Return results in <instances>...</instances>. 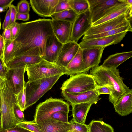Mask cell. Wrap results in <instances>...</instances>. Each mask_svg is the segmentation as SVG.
I'll use <instances>...</instances> for the list:
<instances>
[{
  "label": "cell",
  "instance_id": "obj_1",
  "mask_svg": "<svg viewBox=\"0 0 132 132\" xmlns=\"http://www.w3.org/2000/svg\"><path fill=\"white\" fill-rule=\"evenodd\" d=\"M51 19H39L20 23L19 32L15 39L14 58L29 55L41 56L45 53L46 40L54 34Z\"/></svg>",
  "mask_w": 132,
  "mask_h": 132
},
{
  "label": "cell",
  "instance_id": "obj_2",
  "mask_svg": "<svg viewBox=\"0 0 132 132\" xmlns=\"http://www.w3.org/2000/svg\"><path fill=\"white\" fill-rule=\"evenodd\" d=\"M98 86H106L112 91L109 96V101L114 106L121 98L131 89L124 83L118 69L105 68L102 65L92 68L90 74Z\"/></svg>",
  "mask_w": 132,
  "mask_h": 132
},
{
  "label": "cell",
  "instance_id": "obj_3",
  "mask_svg": "<svg viewBox=\"0 0 132 132\" xmlns=\"http://www.w3.org/2000/svg\"><path fill=\"white\" fill-rule=\"evenodd\" d=\"M1 96V113L2 124L0 130H5L16 126L18 121L14 113V105L17 104L15 95L9 80L6 82L4 88L0 90Z\"/></svg>",
  "mask_w": 132,
  "mask_h": 132
},
{
  "label": "cell",
  "instance_id": "obj_4",
  "mask_svg": "<svg viewBox=\"0 0 132 132\" xmlns=\"http://www.w3.org/2000/svg\"><path fill=\"white\" fill-rule=\"evenodd\" d=\"M62 76H56L26 82L25 109L35 104L51 89Z\"/></svg>",
  "mask_w": 132,
  "mask_h": 132
},
{
  "label": "cell",
  "instance_id": "obj_5",
  "mask_svg": "<svg viewBox=\"0 0 132 132\" xmlns=\"http://www.w3.org/2000/svg\"><path fill=\"white\" fill-rule=\"evenodd\" d=\"M28 81L50 78L65 74V68L60 66L56 63L47 61L43 59L38 63L26 65Z\"/></svg>",
  "mask_w": 132,
  "mask_h": 132
},
{
  "label": "cell",
  "instance_id": "obj_6",
  "mask_svg": "<svg viewBox=\"0 0 132 132\" xmlns=\"http://www.w3.org/2000/svg\"><path fill=\"white\" fill-rule=\"evenodd\" d=\"M98 85L90 74L82 73L70 76L63 82L61 89L71 94H78L95 89Z\"/></svg>",
  "mask_w": 132,
  "mask_h": 132
},
{
  "label": "cell",
  "instance_id": "obj_7",
  "mask_svg": "<svg viewBox=\"0 0 132 132\" xmlns=\"http://www.w3.org/2000/svg\"><path fill=\"white\" fill-rule=\"evenodd\" d=\"M70 105L62 99L51 97L37 106L33 121L37 124L50 118L54 113L60 111L69 113Z\"/></svg>",
  "mask_w": 132,
  "mask_h": 132
},
{
  "label": "cell",
  "instance_id": "obj_8",
  "mask_svg": "<svg viewBox=\"0 0 132 132\" xmlns=\"http://www.w3.org/2000/svg\"><path fill=\"white\" fill-rule=\"evenodd\" d=\"M92 24L115 8L126 4L124 0H87Z\"/></svg>",
  "mask_w": 132,
  "mask_h": 132
},
{
  "label": "cell",
  "instance_id": "obj_9",
  "mask_svg": "<svg viewBox=\"0 0 132 132\" xmlns=\"http://www.w3.org/2000/svg\"><path fill=\"white\" fill-rule=\"evenodd\" d=\"M130 18V13L128 14L121 15L100 24L92 26L84 35L98 34L124 26L131 27Z\"/></svg>",
  "mask_w": 132,
  "mask_h": 132
},
{
  "label": "cell",
  "instance_id": "obj_10",
  "mask_svg": "<svg viewBox=\"0 0 132 132\" xmlns=\"http://www.w3.org/2000/svg\"><path fill=\"white\" fill-rule=\"evenodd\" d=\"M26 66L24 63L19 64L9 68L6 73L5 78L9 81L15 94H17L25 86Z\"/></svg>",
  "mask_w": 132,
  "mask_h": 132
},
{
  "label": "cell",
  "instance_id": "obj_11",
  "mask_svg": "<svg viewBox=\"0 0 132 132\" xmlns=\"http://www.w3.org/2000/svg\"><path fill=\"white\" fill-rule=\"evenodd\" d=\"M91 19L89 10L78 15L72 24L70 41L77 43L92 26Z\"/></svg>",
  "mask_w": 132,
  "mask_h": 132
},
{
  "label": "cell",
  "instance_id": "obj_12",
  "mask_svg": "<svg viewBox=\"0 0 132 132\" xmlns=\"http://www.w3.org/2000/svg\"><path fill=\"white\" fill-rule=\"evenodd\" d=\"M127 32H124L108 37L93 39H82L79 44L81 49L92 48H105L111 45L120 42L125 37Z\"/></svg>",
  "mask_w": 132,
  "mask_h": 132
},
{
  "label": "cell",
  "instance_id": "obj_13",
  "mask_svg": "<svg viewBox=\"0 0 132 132\" xmlns=\"http://www.w3.org/2000/svg\"><path fill=\"white\" fill-rule=\"evenodd\" d=\"M61 95L71 105L82 103L96 104L101 99L95 89L78 94H71L62 91Z\"/></svg>",
  "mask_w": 132,
  "mask_h": 132
},
{
  "label": "cell",
  "instance_id": "obj_14",
  "mask_svg": "<svg viewBox=\"0 0 132 132\" xmlns=\"http://www.w3.org/2000/svg\"><path fill=\"white\" fill-rule=\"evenodd\" d=\"M105 48H92L82 50V57L87 72L92 68L99 66Z\"/></svg>",
  "mask_w": 132,
  "mask_h": 132
},
{
  "label": "cell",
  "instance_id": "obj_15",
  "mask_svg": "<svg viewBox=\"0 0 132 132\" xmlns=\"http://www.w3.org/2000/svg\"><path fill=\"white\" fill-rule=\"evenodd\" d=\"M51 24L54 34L63 44L69 41L72 23L63 20H51Z\"/></svg>",
  "mask_w": 132,
  "mask_h": 132
},
{
  "label": "cell",
  "instance_id": "obj_16",
  "mask_svg": "<svg viewBox=\"0 0 132 132\" xmlns=\"http://www.w3.org/2000/svg\"><path fill=\"white\" fill-rule=\"evenodd\" d=\"M63 45L54 34L50 36L46 40L45 53L42 58L50 62L56 63Z\"/></svg>",
  "mask_w": 132,
  "mask_h": 132
},
{
  "label": "cell",
  "instance_id": "obj_17",
  "mask_svg": "<svg viewBox=\"0 0 132 132\" xmlns=\"http://www.w3.org/2000/svg\"><path fill=\"white\" fill-rule=\"evenodd\" d=\"M59 0H30V3L33 11L43 17H51Z\"/></svg>",
  "mask_w": 132,
  "mask_h": 132
},
{
  "label": "cell",
  "instance_id": "obj_18",
  "mask_svg": "<svg viewBox=\"0 0 132 132\" xmlns=\"http://www.w3.org/2000/svg\"><path fill=\"white\" fill-rule=\"evenodd\" d=\"M80 46L77 43L69 41L63 44L56 63L65 68L75 55Z\"/></svg>",
  "mask_w": 132,
  "mask_h": 132
},
{
  "label": "cell",
  "instance_id": "obj_19",
  "mask_svg": "<svg viewBox=\"0 0 132 132\" xmlns=\"http://www.w3.org/2000/svg\"><path fill=\"white\" fill-rule=\"evenodd\" d=\"M42 132H67L70 124L60 121L51 118L37 124Z\"/></svg>",
  "mask_w": 132,
  "mask_h": 132
},
{
  "label": "cell",
  "instance_id": "obj_20",
  "mask_svg": "<svg viewBox=\"0 0 132 132\" xmlns=\"http://www.w3.org/2000/svg\"><path fill=\"white\" fill-rule=\"evenodd\" d=\"M82 50L80 47L73 58L65 68V74L70 76L87 72L83 62Z\"/></svg>",
  "mask_w": 132,
  "mask_h": 132
},
{
  "label": "cell",
  "instance_id": "obj_21",
  "mask_svg": "<svg viewBox=\"0 0 132 132\" xmlns=\"http://www.w3.org/2000/svg\"><path fill=\"white\" fill-rule=\"evenodd\" d=\"M132 57V51L116 53L108 56L101 65L106 68L117 69L120 65Z\"/></svg>",
  "mask_w": 132,
  "mask_h": 132
},
{
  "label": "cell",
  "instance_id": "obj_22",
  "mask_svg": "<svg viewBox=\"0 0 132 132\" xmlns=\"http://www.w3.org/2000/svg\"><path fill=\"white\" fill-rule=\"evenodd\" d=\"M115 111L122 116L132 112V90L125 94L114 106Z\"/></svg>",
  "mask_w": 132,
  "mask_h": 132
},
{
  "label": "cell",
  "instance_id": "obj_23",
  "mask_svg": "<svg viewBox=\"0 0 132 132\" xmlns=\"http://www.w3.org/2000/svg\"><path fill=\"white\" fill-rule=\"evenodd\" d=\"M92 105L90 103H82L71 105L73 118L71 120L85 124L87 114Z\"/></svg>",
  "mask_w": 132,
  "mask_h": 132
},
{
  "label": "cell",
  "instance_id": "obj_24",
  "mask_svg": "<svg viewBox=\"0 0 132 132\" xmlns=\"http://www.w3.org/2000/svg\"><path fill=\"white\" fill-rule=\"evenodd\" d=\"M132 6L125 4L116 8L108 12L99 20L92 24V26L100 24L121 15L132 13Z\"/></svg>",
  "mask_w": 132,
  "mask_h": 132
},
{
  "label": "cell",
  "instance_id": "obj_25",
  "mask_svg": "<svg viewBox=\"0 0 132 132\" xmlns=\"http://www.w3.org/2000/svg\"><path fill=\"white\" fill-rule=\"evenodd\" d=\"M15 45V39L9 40H4V46L3 53V60L6 65L8 62L14 58Z\"/></svg>",
  "mask_w": 132,
  "mask_h": 132
},
{
  "label": "cell",
  "instance_id": "obj_26",
  "mask_svg": "<svg viewBox=\"0 0 132 132\" xmlns=\"http://www.w3.org/2000/svg\"><path fill=\"white\" fill-rule=\"evenodd\" d=\"M78 15V14L71 8L54 13L51 17L52 20L69 21L73 24Z\"/></svg>",
  "mask_w": 132,
  "mask_h": 132
},
{
  "label": "cell",
  "instance_id": "obj_27",
  "mask_svg": "<svg viewBox=\"0 0 132 132\" xmlns=\"http://www.w3.org/2000/svg\"><path fill=\"white\" fill-rule=\"evenodd\" d=\"M132 31L131 27L126 26L98 34L90 35H84L82 39H93L108 37L124 32H131Z\"/></svg>",
  "mask_w": 132,
  "mask_h": 132
},
{
  "label": "cell",
  "instance_id": "obj_28",
  "mask_svg": "<svg viewBox=\"0 0 132 132\" xmlns=\"http://www.w3.org/2000/svg\"><path fill=\"white\" fill-rule=\"evenodd\" d=\"M89 125V132H114L111 125L103 121L92 120Z\"/></svg>",
  "mask_w": 132,
  "mask_h": 132
},
{
  "label": "cell",
  "instance_id": "obj_29",
  "mask_svg": "<svg viewBox=\"0 0 132 132\" xmlns=\"http://www.w3.org/2000/svg\"><path fill=\"white\" fill-rule=\"evenodd\" d=\"M68 2L71 8L78 15L89 10L87 0H68Z\"/></svg>",
  "mask_w": 132,
  "mask_h": 132
},
{
  "label": "cell",
  "instance_id": "obj_30",
  "mask_svg": "<svg viewBox=\"0 0 132 132\" xmlns=\"http://www.w3.org/2000/svg\"><path fill=\"white\" fill-rule=\"evenodd\" d=\"M16 126L21 127L31 132H42L37 124L33 120L22 122H18Z\"/></svg>",
  "mask_w": 132,
  "mask_h": 132
},
{
  "label": "cell",
  "instance_id": "obj_31",
  "mask_svg": "<svg viewBox=\"0 0 132 132\" xmlns=\"http://www.w3.org/2000/svg\"><path fill=\"white\" fill-rule=\"evenodd\" d=\"M16 100L18 105L23 112L25 110L26 98L25 86L17 94H15Z\"/></svg>",
  "mask_w": 132,
  "mask_h": 132
},
{
  "label": "cell",
  "instance_id": "obj_32",
  "mask_svg": "<svg viewBox=\"0 0 132 132\" xmlns=\"http://www.w3.org/2000/svg\"><path fill=\"white\" fill-rule=\"evenodd\" d=\"M70 124V129L76 132H89V125L81 124L71 120L69 122Z\"/></svg>",
  "mask_w": 132,
  "mask_h": 132
},
{
  "label": "cell",
  "instance_id": "obj_33",
  "mask_svg": "<svg viewBox=\"0 0 132 132\" xmlns=\"http://www.w3.org/2000/svg\"><path fill=\"white\" fill-rule=\"evenodd\" d=\"M68 113L64 111H59L53 113L50 117L61 122L69 123L68 119Z\"/></svg>",
  "mask_w": 132,
  "mask_h": 132
},
{
  "label": "cell",
  "instance_id": "obj_34",
  "mask_svg": "<svg viewBox=\"0 0 132 132\" xmlns=\"http://www.w3.org/2000/svg\"><path fill=\"white\" fill-rule=\"evenodd\" d=\"M18 13H29L30 11L29 4L26 0L21 1L16 6Z\"/></svg>",
  "mask_w": 132,
  "mask_h": 132
},
{
  "label": "cell",
  "instance_id": "obj_35",
  "mask_svg": "<svg viewBox=\"0 0 132 132\" xmlns=\"http://www.w3.org/2000/svg\"><path fill=\"white\" fill-rule=\"evenodd\" d=\"M71 9L68 0H59L54 10V13Z\"/></svg>",
  "mask_w": 132,
  "mask_h": 132
},
{
  "label": "cell",
  "instance_id": "obj_36",
  "mask_svg": "<svg viewBox=\"0 0 132 132\" xmlns=\"http://www.w3.org/2000/svg\"><path fill=\"white\" fill-rule=\"evenodd\" d=\"M14 113L15 118L18 122H22L26 121L23 112L17 104H16L14 105Z\"/></svg>",
  "mask_w": 132,
  "mask_h": 132
},
{
  "label": "cell",
  "instance_id": "obj_37",
  "mask_svg": "<svg viewBox=\"0 0 132 132\" xmlns=\"http://www.w3.org/2000/svg\"><path fill=\"white\" fill-rule=\"evenodd\" d=\"M95 90L99 95L102 94H106L110 96L112 94L111 89L106 86H97Z\"/></svg>",
  "mask_w": 132,
  "mask_h": 132
},
{
  "label": "cell",
  "instance_id": "obj_38",
  "mask_svg": "<svg viewBox=\"0 0 132 132\" xmlns=\"http://www.w3.org/2000/svg\"><path fill=\"white\" fill-rule=\"evenodd\" d=\"M9 7L11 10L10 23V26L16 22V17L18 12L16 7L13 4L11 5Z\"/></svg>",
  "mask_w": 132,
  "mask_h": 132
},
{
  "label": "cell",
  "instance_id": "obj_39",
  "mask_svg": "<svg viewBox=\"0 0 132 132\" xmlns=\"http://www.w3.org/2000/svg\"><path fill=\"white\" fill-rule=\"evenodd\" d=\"M10 26L11 28L12 39H14L17 36L19 31L20 23L16 22Z\"/></svg>",
  "mask_w": 132,
  "mask_h": 132
},
{
  "label": "cell",
  "instance_id": "obj_40",
  "mask_svg": "<svg viewBox=\"0 0 132 132\" xmlns=\"http://www.w3.org/2000/svg\"><path fill=\"white\" fill-rule=\"evenodd\" d=\"M0 132H31L18 126L5 130H0Z\"/></svg>",
  "mask_w": 132,
  "mask_h": 132
},
{
  "label": "cell",
  "instance_id": "obj_41",
  "mask_svg": "<svg viewBox=\"0 0 132 132\" xmlns=\"http://www.w3.org/2000/svg\"><path fill=\"white\" fill-rule=\"evenodd\" d=\"M8 69L4 63L3 59L0 57V76L6 78L5 76Z\"/></svg>",
  "mask_w": 132,
  "mask_h": 132
},
{
  "label": "cell",
  "instance_id": "obj_42",
  "mask_svg": "<svg viewBox=\"0 0 132 132\" xmlns=\"http://www.w3.org/2000/svg\"><path fill=\"white\" fill-rule=\"evenodd\" d=\"M10 8L6 12L5 19L2 24V28L3 30L10 26Z\"/></svg>",
  "mask_w": 132,
  "mask_h": 132
},
{
  "label": "cell",
  "instance_id": "obj_43",
  "mask_svg": "<svg viewBox=\"0 0 132 132\" xmlns=\"http://www.w3.org/2000/svg\"><path fill=\"white\" fill-rule=\"evenodd\" d=\"M1 35L5 40L12 39L11 28L10 26L7 27L4 30Z\"/></svg>",
  "mask_w": 132,
  "mask_h": 132
},
{
  "label": "cell",
  "instance_id": "obj_44",
  "mask_svg": "<svg viewBox=\"0 0 132 132\" xmlns=\"http://www.w3.org/2000/svg\"><path fill=\"white\" fill-rule=\"evenodd\" d=\"M29 13H18L16 17V20H19L24 21L28 20L29 19Z\"/></svg>",
  "mask_w": 132,
  "mask_h": 132
},
{
  "label": "cell",
  "instance_id": "obj_45",
  "mask_svg": "<svg viewBox=\"0 0 132 132\" xmlns=\"http://www.w3.org/2000/svg\"><path fill=\"white\" fill-rule=\"evenodd\" d=\"M14 0H0V7L10 6Z\"/></svg>",
  "mask_w": 132,
  "mask_h": 132
},
{
  "label": "cell",
  "instance_id": "obj_46",
  "mask_svg": "<svg viewBox=\"0 0 132 132\" xmlns=\"http://www.w3.org/2000/svg\"><path fill=\"white\" fill-rule=\"evenodd\" d=\"M4 40L0 34V57L3 59V53L4 46Z\"/></svg>",
  "mask_w": 132,
  "mask_h": 132
},
{
  "label": "cell",
  "instance_id": "obj_47",
  "mask_svg": "<svg viewBox=\"0 0 132 132\" xmlns=\"http://www.w3.org/2000/svg\"><path fill=\"white\" fill-rule=\"evenodd\" d=\"M7 80L6 78L0 76V90L4 88L6 81Z\"/></svg>",
  "mask_w": 132,
  "mask_h": 132
},
{
  "label": "cell",
  "instance_id": "obj_48",
  "mask_svg": "<svg viewBox=\"0 0 132 132\" xmlns=\"http://www.w3.org/2000/svg\"><path fill=\"white\" fill-rule=\"evenodd\" d=\"M9 6L0 7V13L6 11Z\"/></svg>",
  "mask_w": 132,
  "mask_h": 132
},
{
  "label": "cell",
  "instance_id": "obj_49",
  "mask_svg": "<svg viewBox=\"0 0 132 132\" xmlns=\"http://www.w3.org/2000/svg\"><path fill=\"white\" fill-rule=\"evenodd\" d=\"M125 2L128 5L130 6H132V0H124Z\"/></svg>",
  "mask_w": 132,
  "mask_h": 132
},
{
  "label": "cell",
  "instance_id": "obj_50",
  "mask_svg": "<svg viewBox=\"0 0 132 132\" xmlns=\"http://www.w3.org/2000/svg\"><path fill=\"white\" fill-rule=\"evenodd\" d=\"M2 124V117L1 114V112L0 111V128L1 127Z\"/></svg>",
  "mask_w": 132,
  "mask_h": 132
},
{
  "label": "cell",
  "instance_id": "obj_51",
  "mask_svg": "<svg viewBox=\"0 0 132 132\" xmlns=\"http://www.w3.org/2000/svg\"><path fill=\"white\" fill-rule=\"evenodd\" d=\"M67 132H76L73 130L71 129L68 131Z\"/></svg>",
  "mask_w": 132,
  "mask_h": 132
},
{
  "label": "cell",
  "instance_id": "obj_52",
  "mask_svg": "<svg viewBox=\"0 0 132 132\" xmlns=\"http://www.w3.org/2000/svg\"><path fill=\"white\" fill-rule=\"evenodd\" d=\"M1 94L0 93V111H1Z\"/></svg>",
  "mask_w": 132,
  "mask_h": 132
},
{
  "label": "cell",
  "instance_id": "obj_53",
  "mask_svg": "<svg viewBox=\"0 0 132 132\" xmlns=\"http://www.w3.org/2000/svg\"><path fill=\"white\" fill-rule=\"evenodd\" d=\"M1 22L0 20V30L1 29Z\"/></svg>",
  "mask_w": 132,
  "mask_h": 132
}]
</instances>
